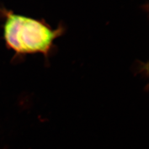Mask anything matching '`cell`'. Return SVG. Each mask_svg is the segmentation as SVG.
Returning a JSON list of instances; mask_svg holds the SVG:
<instances>
[{
  "label": "cell",
  "mask_w": 149,
  "mask_h": 149,
  "mask_svg": "<svg viewBox=\"0 0 149 149\" xmlns=\"http://www.w3.org/2000/svg\"><path fill=\"white\" fill-rule=\"evenodd\" d=\"M24 16L11 15L8 16L5 27V37L8 45L17 53H20L18 35Z\"/></svg>",
  "instance_id": "obj_2"
},
{
  "label": "cell",
  "mask_w": 149,
  "mask_h": 149,
  "mask_svg": "<svg viewBox=\"0 0 149 149\" xmlns=\"http://www.w3.org/2000/svg\"><path fill=\"white\" fill-rule=\"evenodd\" d=\"M65 32L62 24L54 29L44 20L24 17L18 35L20 53H39L48 57L54 46V40Z\"/></svg>",
  "instance_id": "obj_1"
}]
</instances>
